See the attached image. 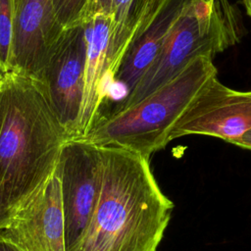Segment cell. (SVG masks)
<instances>
[{
  "instance_id": "1",
  "label": "cell",
  "mask_w": 251,
  "mask_h": 251,
  "mask_svg": "<svg viewBox=\"0 0 251 251\" xmlns=\"http://www.w3.org/2000/svg\"><path fill=\"white\" fill-rule=\"evenodd\" d=\"M100 147L99 199L70 251H157L171 220L173 201L161 190L149 159L120 147Z\"/></svg>"
},
{
  "instance_id": "2",
  "label": "cell",
  "mask_w": 251,
  "mask_h": 251,
  "mask_svg": "<svg viewBox=\"0 0 251 251\" xmlns=\"http://www.w3.org/2000/svg\"><path fill=\"white\" fill-rule=\"evenodd\" d=\"M71 139L38 77L13 72L3 84L0 188L13 215L54 173Z\"/></svg>"
},
{
  "instance_id": "3",
  "label": "cell",
  "mask_w": 251,
  "mask_h": 251,
  "mask_svg": "<svg viewBox=\"0 0 251 251\" xmlns=\"http://www.w3.org/2000/svg\"><path fill=\"white\" fill-rule=\"evenodd\" d=\"M218 74L213 58L199 56L136 105L97 120L83 137L100 146L124 148L150 160L171 142L173 128L203 86Z\"/></svg>"
},
{
  "instance_id": "4",
  "label": "cell",
  "mask_w": 251,
  "mask_h": 251,
  "mask_svg": "<svg viewBox=\"0 0 251 251\" xmlns=\"http://www.w3.org/2000/svg\"><path fill=\"white\" fill-rule=\"evenodd\" d=\"M240 22L206 0H189L161 50L128 96L110 108L105 118L126 110L162 87L199 56L214 58L240 38ZM98 119V120H99Z\"/></svg>"
},
{
  "instance_id": "5",
  "label": "cell",
  "mask_w": 251,
  "mask_h": 251,
  "mask_svg": "<svg viewBox=\"0 0 251 251\" xmlns=\"http://www.w3.org/2000/svg\"><path fill=\"white\" fill-rule=\"evenodd\" d=\"M56 172L61 181L66 251H70L86 228L99 199L101 147L83 139H70L62 148Z\"/></svg>"
},
{
  "instance_id": "6",
  "label": "cell",
  "mask_w": 251,
  "mask_h": 251,
  "mask_svg": "<svg viewBox=\"0 0 251 251\" xmlns=\"http://www.w3.org/2000/svg\"><path fill=\"white\" fill-rule=\"evenodd\" d=\"M251 130V90H236L217 75L200 90L178 120L171 141L186 135H206L230 142Z\"/></svg>"
},
{
  "instance_id": "7",
  "label": "cell",
  "mask_w": 251,
  "mask_h": 251,
  "mask_svg": "<svg viewBox=\"0 0 251 251\" xmlns=\"http://www.w3.org/2000/svg\"><path fill=\"white\" fill-rule=\"evenodd\" d=\"M85 22L65 28L52 47L40 79L46 84L52 106L68 131L75 138L79 115L87 54Z\"/></svg>"
},
{
  "instance_id": "8",
  "label": "cell",
  "mask_w": 251,
  "mask_h": 251,
  "mask_svg": "<svg viewBox=\"0 0 251 251\" xmlns=\"http://www.w3.org/2000/svg\"><path fill=\"white\" fill-rule=\"evenodd\" d=\"M0 237L22 251H66L61 181L56 169L13 213Z\"/></svg>"
},
{
  "instance_id": "9",
  "label": "cell",
  "mask_w": 251,
  "mask_h": 251,
  "mask_svg": "<svg viewBox=\"0 0 251 251\" xmlns=\"http://www.w3.org/2000/svg\"><path fill=\"white\" fill-rule=\"evenodd\" d=\"M63 30L55 16L53 0H22L14 40V70L40 78Z\"/></svg>"
},
{
  "instance_id": "10",
  "label": "cell",
  "mask_w": 251,
  "mask_h": 251,
  "mask_svg": "<svg viewBox=\"0 0 251 251\" xmlns=\"http://www.w3.org/2000/svg\"><path fill=\"white\" fill-rule=\"evenodd\" d=\"M188 1L158 0L143 22L115 75L127 85L129 93L155 60Z\"/></svg>"
},
{
  "instance_id": "11",
  "label": "cell",
  "mask_w": 251,
  "mask_h": 251,
  "mask_svg": "<svg viewBox=\"0 0 251 251\" xmlns=\"http://www.w3.org/2000/svg\"><path fill=\"white\" fill-rule=\"evenodd\" d=\"M111 22V14L105 13L95 14L85 22L87 54L82 100L75 126V138H83L91 130L98 119L101 108L98 90L100 80L107 70Z\"/></svg>"
},
{
  "instance_id": "12",
  "label": "cell",
  "mask_w": 251,
  "mask_h": 251,
  "mask_svg": "<svg viewBox=\"0 0 251 251\" xmlns=\"http://www.w3.org/2000/svg\"><path fill=\"white\" fill-rule=\"evenodd\" d=\"M22 0H0V72L7 76L14 70V40Z\"/></svg>"
},
{
  "instance_id": "13",
  "label": "cell",
  "mask_w": 251,
  "mask_h": 251,
  "mask_svg": "<svg viewBox=\"0 0 251 251\" xmlns=\"http://www.w3.org/2000/svg\"><path fill=\"white\" fill-rule=\"evenodd\" d=\"M91 0H53L56 19L63 29L83 23Z\"/></svg>"
},
{
  "instance_id": "14",
  "label": "cell",
  "mask_w": 251,
  "mask_h": 251,
  "mask_svg": "<svg viewBox=\"0 0 251 251\" xmlns=\"http://www.w3.org/2000/svg\"><path fill=\"white\" fill-rule=\"evenodd\" d=\"M128 94H129V89L127 85L121 80L115 79L108 89L106 101L111 100L116 104L125 100L128 96Z\"/></svg>"
},
{
  "instance_id": "15",
  "label": "cell",
  "mask_w": 251,
  "mask_h": 251,
  "mask_svg": "<svg viewBox=\"0 0 251 251\" xmlns=\"http://www.w3.org/2000/svg\"><path fill=\"white\" fill-rule=\"evenodd\" d=\"M2 101H3V86L0 89V125H1V119H2ZM11 217H12V214L4 202L1 188H0V230L7 226Z\"/></svg>"
},
{
  "instance_id": "16",
  "label": "cell",
  "mask_w": 251,
  "mask_h": 251,
  "mask_svg": "<svg viewBox=\"0 0 251 251\" xmlns=\"http://www.w3.org/2000/svg\"><path fill=\"white\" fill-rule=\"evenodd\" d=\"M206 1L212 3L215 7H217L225 15H226L230 18L238 19L237 12L235 11V7L232 5L230 0H206Z\"/></svg>"
},
{
  "instance_id": "17",
  "label": "cell",
  "mask_w": 251,
  "mask_h": 251,
  "mask_svg": "<svg viewBox=\"0 0 251 251\" xmlns=\"http://www.w3.org/2000/svg\"><path fill=\"white\" fill-rule=\"evenodd\" d=\"M229 143L237 147L251 151V130L247 131L246 133L241 135L239 138L230 141Z\"/></svg>"
},
{
  "instance_id": "18",
  "label": "cell",
  "mask_w": 251,
  "mask_h": 251,
  "mask_svg": "<svg viewBox=\"0 0 251 251\" xmlns=\"http://www.w3.org/2000/svg\"><path fill=\"white\" fill-rule=\"evenodd\" d=\"M0 251H22L12 242L0 237Z\"/></svg>"
},
{
  "instance_id": "19",
  "label": "cell",
  "mask_w": 251,
  "mask_h": 251,
  "mask_svg": "<svg viewBox=\"0 0 251 251\" xmlns=\"http://www.w3.org/2000/svg\"><path fill=\"white\" fill-rule=\"evenodd\" d=\"M243 5L246 11V14L251 19V0H243Z\"/></svg>"
},
{
  "instance_id": "20",
  "label": "cell",
  "mask_w": 251,
  "mask_h": 251,
  "mask_svg": "<svg viewBox=\"0 0 251 251\" xmlns=\"http://www.w3.org/2000/svg\"><path fill=\"white\" fill-rule=\"evenodd\" d=\"M5 75L0 72V89L2 88V86H3V84H4V81H5Z\"/></svg>"
}]
</instances>
